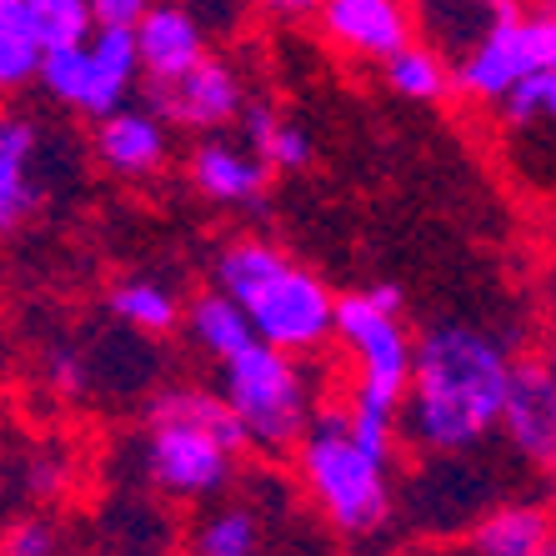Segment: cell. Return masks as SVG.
<instances>
[{"mask_svg": "<svg viewBox=\"0 0 556 556\" xmlns=\"http://www.w3.org/2000/svg\"><path fill=\"white\" fill-rule=\"evenodd\" d=\"M542 556H556V536H552V542H546V552Z\"/></svg>", "mask_w": 556, "mask_h": 556, "instance_id": "32", "label": "cell"}, {"mask_svg": "<svg viewBox=\"0 0 556 556\" xmlns=\"http://www.w3.org/2000/svg\"><path fill=\"white\" fill-rule=\"evenodd\" d=\"M542 362H546V366H552V376H556V346H552V351H546Z\"/></svg>", "mask_w": 556, "mask_h": 556, "instance_id": "31", "label": "cell"}, {"mask_svg": "<svg viewBox=\"0 0 556 556\" xmlns=\"http://www.w3.org/2000/svg\"><path fill=\"white\" fill-rule=\"evenodd\" d=\"M186 181L195 191L216 201V206H231V211H251L266 201V186H271V166L251 155L247 146H231V141H216V136H201L186 155Z\"/></svg>", "mask_w": 556, "mask_h": 556, "instance_id": "13", "label": "cell"}, {"mask_svg": "<svg viewBox=\"0 0 556 556\" xmlns=\"http://www.w3.org/2000/svg\"><path fill=\"white\" fill-rule=\"evenodd\" d=\"M36 86L55 105L76 111V116H91V121L111 116L141 86V61H136L130 26H96L80 46L46 51Z\"/></svg>", "mask_w": 556, "mask_h": 556, "instance_id": "7", "label": "cell"}, {"mask_svg": "<svg viewBox=\"0 0 556 556\" xmlns=\"http://www.w3.org/2000/svg\"><path fill=\"white\" fill-rule=\"evenodd\" d=\"M216 286L247 311L256 341L291 356H311L331 341L337 296L316 271L291 261L266 236H236L216 256Z\"/></svg>", "mask_w": 556, "mask_h": 556, "instance_id": "3", "label": "cell"}, {"mask_svg": "<svg viewBox=\"0 0 556 556\" xmlns=\"http://www.w3.org/2000/svg\"><path fill=\"white\" fill-rule=\"evenodd\" d=\"M216 391L247 431V452L291 456V446L316 416V381H311L306 362L291 351L266 346V341H251L247 351L226 356Z\"/></svg>", "mask_w": 556, "mask_h": 556, "instance_id": "6", "label": "cell"}, {"mask_svg": "<svg viewBox=\"0 0 556 556\" xmlns=\"http://www.w3.org/2000/svg\"><path fill=\"white\" fill-rule=\"evenodd\" d=\"M46 61V46L36 36L26 0H0V101L30 91Z\"/></svg>", "mask_w": 556, "mask_h": 556, "instance_id": "18", "label": "cell"}, {"mask_svg": "<svg viewBox=\"0 0 556 556\" xmlns=\"http://www.w3.org/2000/svg\"><path fill=\"white\" fill-rule=\"evenodd\" d=\"M96 155L121 181H146L170 161V126L151 105H116L111 116L96 121Z\"/></svg>", "mask_w": 556, "mask_h": 556, "instance_id": "11", "label": "cell"}, {"mask_svg": "<svg viewBox=\"0 0 556 556\" xmlns=\"http://www.w3.org/2000/svg\"><path fill=\"white\" fill-rule=\"evenodd\" d=\"M0 556H61V527L51 517H15L0 531Z\"/></svg>", "mask_w": 556, "mask_h": 556, "instance_id": "24", "label": "cell"}, {"mask_svg": "<svg viewBox=\"0 0 556 556\" xmlns=\"http://www.w3.org/2000/svg\"><path fill=\"white\" fill-rule=\"evenodd\" d=\"M241 130H247V151L261 155L271 170H306L311 166V136L286 121L271 105H251L241 111Z\"/></svg>", "mask_w": 556, "mask_h": 556, "instance_id": "20", "label": "cell"}, {"mask_svg": "<svg viewBox=\"0 0 556 556\" xmlns=\"http://www.w3.org/2000/svg\"><path fill=\"white\" fill-rule=\"evenodd\" d=\"M511 351L502 337L466 321H441L416 337L412 376L396 427L421 452H471L496 431L511 381Z\"/></svg>", "mask_w": 556, "mask_h": 556, "instance_id": "1", "label": "cell"}, {"mask_svg": "<svg viewBox=\"0 0 556 556\" xmlns=\"http://www.w3.org/2000/svg\"><path fill=\"white\" fill-rule=\"evenodd\" d=\"M521 40L531 55V76L556 71V0H546L542 11H521Z\"/></svg>", "mask_w": 556, "mask_h": 556, "instance_id": "26", "label": "cell"}, {"mask_svg": "<svg viewBox=\"0 0 556 556\" xmlns=\"http://www.w3.org/2000/svg\"><path fill=\"white\" fill-rule=\"evenodd\" d=\"M181 301L176 291L151 276H126V281L111 286V316H116L126 331L136 337H170V331H181Z\"/></svg>", "mask_w": 556, "mask_h": 556, "instance_id": "17", "label": "cell"}, {"mask_svg": "<svg viewBox=\"0 0 556 556\" xmlns=\"http://www.w3.org/2000/svg\"><path fill=\"white\" fill-rule=\"evenodd\" d=\"M46 376L55 381V391H65V396H80L86 391V356L80 351H71V346H55V351H46Z\"/></svg>", "mask_w": 556, "mask_h": 556, "instance_id": "27", "label": "cell"}, {"mask_svg": "<svg viewBox=\"0 0 556 556\" xmlns=\"http://www.w3.org/2000/svg\"><path fill=\"white\" fill-rule=\"evenodd\" d=\"M291 456H296L301 492L311 496L316 517L337 536L366 542L391 521V506H396L391 456H376L371 446L351 437L341 406L311 416V427L301 431Z\"/></svg>", "mask_w": 556, "mask_h": 556, "instance_id": "4", "label": "cell"}, {"mask_svg": "<svg viewBox=\"0 0 556 556\" xmlns=\"http://www.w3.org/2000/svg\"><path fill=\"white\" fill-rule=\"evenodd\" d=\"M311 21L341 55L376 65L391 51H402L406 40H416V15L406 0H321Z\"/></svg>", "mask_w": 556, "mask_h": 556, "instance_id": "10", "label": "cell"}, {"mask_svg": "<svg viewBox=\"0 0 556 556\" xmlns=\"http://www.w3.org/2000/svg\"><path fill=\"white\" fill-rule=\"evenodd\" d=\"M30 21H36V36L46 51H61V46H80V40L96 30L91 0H26Z\"/></svg>", "mask_w": 556, "mask_h": 556, "instance_id": "22", "label": "cell"}, {"mask_svg": "<svg viewBox=\"0 0 556 556\" xmlns=\"http://www.w3.org/2000/svg\"><path fill=\"white\" fill-rule=\"evenodd\" d=\"M36 151L40 136L26 116H0V231H15L40 206L36 186Z\"/></svg>", "mask_w": 556, "mask_h": 556, "instance_id": "14", "label": "cell"}, {"mask_svg": "<svg viewBox=\"0 0 556 556\" xmlns=\"http://www.w3.org/2000/svg\"><path fill=\"white\" fill-rule=\"evenodd\" d=\"M552 536H556V521L546 506L506 502L477 521L471 546H477V556H542Z\"/></svg>", "mask_w": 556, "mask_h": 556, "instance_id": "15", "label": "cell"}, {"mask_svg": "<svg viewBox=\"0 0 556 556\" xmlns=\"http://www.w3.org/2000/svg\"><path fill=\"white\" fill-rule=\"evenodd\" d=\"M151 0H91L96 26H136Z\"/></svg>", "mask_w": 556, "mask_h": 556, "instance_id": "28", "label": "cell"}, {"mask_svg": "<svg viewBox=\"0 0 556 556\" xmlns=\"http://www.w3.org/2000/svg\"><path fill=\"white\" fill-rule=\"evenodd\" d=\"M261 546H266V521L247 502L211 506L191 527V556H261Z\"/></svg>", "mask_w": 556, "mask_h": 556, "instance_id": "19", "label": "cell"}, {"mask_svg": "<svg viewBox=\"0 0 556 556\" xmlns=\"http://www.w3.org/2000/svg\"><path fill=\"white\" fill-rule=\"evenodd\" d=\"M21 481H26V492L36 496V502H51V496L65 492V481H71V462H65L55 446H36V452L26 456Z\"/></svg>", "mask_w": 556, "mask_h": 556, "instance_id": "25", "label": "cell"}, {"mask_svg": "<svg viewBox=\"0 0 556 556\" xmlns=\"http://www.w3.org/2000/svg\"><path fill=\"white\" fill-rule=\"evenodd\" d=\"M546 511H552V521H556V466H552V502H546Z\"/></svg>", "mask_w": 556, "mask_h": 556, "instance_id": "30", "label": "cell"}, {"mask_svg": "<svg viewBox=\"0 0 556 556\" xmlns=\"http://www.w3.org/2000/svg\"><path fill=\"white\" fill-rule=\"evenodd\" d=\"M496 431L506 446L531 466H556V376L542 356H521L511 362V381H506V402L496 416Z\"/></svg>", "mask_w": 556, "mask_h": 556, "instance_id": "9", "label": "cell"}, {"mask_svg": "<svg viewBox=\"0 0 556 556\" xmlns=\"http://www.w3.org/2000/svg\"><path fill=\"white\" fill-rule=\"evenodd\" d=\"M181 326L191 331V341L206 351L211 362H226V356H236V351H247L251 341H256V331H251V321H247V311L236 306L220 286L201 291V296L181 311Z\"/></svg>", "mask_w": 556, "mask_h": 556, "instance_id": "16", "label": "cell"}, {"mask_svg": "<svg viewBox=\"0 0 556 556\" xmlns=\"http://www.w3.org/2000/svg\"><path fill=\"white\" fill-rule=\"evenodd\" d=\"M247 431L211 387H166L146 406V481L176 502H211L236 481Z\"/></svg>", "mask_w": 556, "mask_h": 556, "instance_id": "2", "label": "cell"}, {"mask_svg": "<svg viewBox=\"0 0 556 556\" xmlns=\"http://www.w3.org/2000/svg\"><path fill=\"white\" fill-rule=\"evenodd\" d=\"M496 105H502V116L511 126H531V121H552L556 126V71H536V76L517 80Z\"/></svg>", "mask_w": 556, "mask_h": 556, "instance_id": "23", "label": "cell"}, {"mask_svg": "<svg viewBox=\"0 0 556 556\" xmlns=\"http://www.w3.org/2000/svg\"><path fill=\"white\" fill-rule=\"evenodd\" d=\"M381 76H387V86L402 96V101H441V96L452 91L446 61H441L431 46H421V40H406L402 51H391L387 61H381Z\"/></svg>", "mask_w": 556, "mask_h": 556, "instance_id": "21", "label": "cell"}, {"mask_svg": "<svg viewBox=\"0 0 556 556\" xmlns=\"http://www.w3.org/2000/svg\"><path fill=\"white\" fill-rule=\"evenodd\" d=\"M402 311H406V296L402 286L391 281L337 296L331 341H341L351 356V391L341 406L396 421L406 396V376H412V351H416V337L406 331Z\"/></svg>", "mask_w": 556, "mask_h": 556, "instance_id": "5", "label": "cell"}, {"mask_svg": "<svg viewBox=\"0 0 556 556\" xmlns=\"http://www.w3.org/2000/svg\"><path fill=\"white\" fill-rule=\"evenodd\" d=\"M256 5L271 15V21H286V26H291V21H311V15L321 11V0H256Z\"/></svg>", "mask_w": 556, "mask_h": 556, "instance_id": "29", "label": "cell"}, {"mask_svg": "<svg viewBox=\"0 0 556 556\" xmlns=\"http://www.w3.org/2000/svg\"><path fill=\"white\" fill-rule=\"evenodd\" d=\"M130 40H136V61H141V86L181 76L206 55V30H201L195 11L176 5V0H151L141 21L130 26Z\"/></svg>", "mask_w": 556, "mask_h": 556, "instance_id": "12", "label": "cell"}, {"mask_svg": "<svg viewBox=\"0 0 556 556\" xmlns=\"http://www.w3.org/2000/svg\"><path fill=\"white\" fill-rule=\"evenodd\" d=\"M146 105H151L170 130L211 136V130L241 121V111H247V80L236 76L231 61H220V55L206 51L191 71H181V76L151 80V86H146Z\"/></svg>", "mask_w": 556, "mask_h": 556, "instance_id": "8", "label": "cell"}]
</instances>
